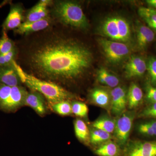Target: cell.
I'll list each match as a JSON object with an SVG mask.
<instances>
[{
	"instance_id": "cell-1",
	"label": "cell",
	"mask_w": 156,
	"mask_h": 156,
	"mask_svg": "<svg viewBox=\"0 0 156 156\" xmlns=\"http://www.w3.org/2000/svg\"><path fill=\"white\" fill-rule=\"evenodd\" d=\"M50 27L32 37L23 49L26 72L59 86L83 77L93 62L91 50L83 43Z\"/></svg>"
},
{
	"instance_id": "cell-2",
	"label": "cell",
	"mask_w": 156,
	"mask_h": 156,
	"mask_svg": "<svg viewBox=\"0 0 156 156\" xmlns=\"http://www.w3.org/2000/svg\"><path fill=\"white\" fill-rule=\"evenodd\" d=\"M14 64L23 84L31 91L41 94L49 101L50 105L62 101H69L75 96L61 86L58 84L41 80L27 73L14 61Z\"/></svg>"
},
{
	"instance_id": "cell-3",
	"label": "cell",
	"mask_w": 156,
	"mask_h": 156,
	"mask_svg": "<svg viewBox=\"0 0 156 156\" xmlns=\"http://www.w3.org/2000/svg\"><path fill=\"white\" fill-rule=\"evenodd\" d=\"M51 5L52 16L62 25L82 30L89 28V21L79 3L57 1L53 2Z\"/></svg>"
},
{
	"instance_id": "cell-4",
	"label": "cell",
	"mask_w": 156,
	"mask_h": 156,
	"mask_svg": "<svg viewBox=\"0 0 156 156\" xmlns=\"http://www.w3.org/2000/svg\"><path fill=\"white\" fill-rule=\"evenodd\" d=\"M98 32L101 35L115 41L129 45L132 41L130 23L122 16H112L105 18L101 23Z\"/></svg>"
},
{
	"instance_id": "cell-5",
	"label": "cell",
	"mask_w": 156,
	"mask_h": 156,
	"mask_svg": "<svg viewBox=\"0 0 156 156\" xmlns=\"http://www.w3.org/2000/svg\"><path fill=\"white\" fill-rule=\"evenodd\" d=\"M27 91L22 86L9 87L0 84V110L14 112L24 105Z\"/></svg>"
},
{
	"instance_id": "cell-6",
	"label": "cell",
	"mask_w": 156,
	"mask_h": 156,
	"mask_svg": "<svg viewBox=\"0 0 156 156\" xmlns=\"http://www.w3.org/2000/svg\"><path fill=\"white\" fill-rule=\"evenodd\" d=\"M98 41L107 60L112 64L121 63L131 53V48L127 44L106 38H98Z\"/></svg>"
},
{
	"instance_id": "cell-7",
	"label": "cell",
	"mask_w": 156,
	"mask_h": 156,
	"mask_svg": "<svg viewBox=\"0 0 156 156\" xmlns=\"http://www.w3.org/2000/svg\"><path fill=\"white\" fill-rule=\"evenodd\" d=\"M135 117L134 112H125L116 120L114 133L117 144L121 147H125L131 134Z\"/></svg>"
},
{
	"instance_id": "cell-8",
	"label": "cell",
	"mask_w": 156,
	"mask_h": 156,
	"mask_svg": "<svg viewBox=\"0 0 156 156\" xmlns=\"http://www.w3.org/2000/svg\"><path fill=\"white\" fill-rule=\"evenodd\" d=\"M123 156H156V140L128 144L124 148Z\"/></svg>"
},
{
	"instance_id": "cell-9",
	"label": "cell",
	"mask_w": 156,
	"mask_h": 156,
	"mask_svg": "<svg viewBox=\"0 0 156 156\" xmlns=\"http://www.w3.org/2000/svg\"><path fill=\"white\" fill-rule=\"evenodd\" d=\"M111 110L116 115L124 113L128 105L127 91L124 87L118 86L110 92Z\"/></svg>"
},
{
	"instance_id": "cell-10",
	"label": "cell",
	"mask_w": 156,
	"mask_h": 156,
	"mask_svg": "<svg viewBox=\"0 0 156 156\" xmlns=\"http://www.w3.org/2000/svg\"><path fill=\"white\" fill-rule=\"evenodd\" d=\"M53 18L50 16L44 19L34 22L22 23L18 28L14 30V33L17 34L27 36L31 34L39 32L52 26Z\"/></svg>"
},
{
	"instance_id": "cell-11",
	"label": "cell",
	"mask_w": 156,
	"mask_h": 156,
	"mask_svg": "<svg viewBox=\"0 0 156 156\" xmlns=\"http://www.w3.org/2000/svg\"><path fill=\"white\" fill-rule=\"evenodd\" d=\"M126 77H138L143 76L147 70L145 60L138 56H132L129 58L125 66Z\"/></svg>"
},
{
	"instance_id": "cell-12",
	"label": "cell",
	"mask_w": 156,
	"mask_h": 156,
	"mask_svg": "<svg viewBox=\"0 0 156 156\" xmlns=\"http://www.w3.org/2000/svg\"><path fill=\"white\" fill-rule=\"evenodd\" d=\"M24 11L20 5L11 6L9 14L4 22L3 30H6L16 29L22 23L24 19Z\"/></svg>"
},
{
	"instance_id": "cell-13",
	"label": "cell",
	"mask_w": 156,
	"mask_h": 156,
	"mask_svg": "<svg viewBox=\"0 0 156 156\" xmlns=\"http://www.w3.org/2000/svg\"><path fill=\"white\" fill-rule=\"evenodd\" d=\"M52 2V1L49 0L40 1L28 11L24 21L34 22L50 16L48 6L51 5Z\"/></svg>"
},
{
	"instance_id": "cell-14",
	"label": "cell",
	"mask_w": 156,
	"mask_h": 156,
	"mask_svg": "<svg viewBox=\"0 0 156 156\" xmlns=\"http://www.w3.org/2000/svg\"><path fill=\"white\" fill-rule=\"evenodd\" d=\"M0 84L9 87L21 86L22 83L14 62L12 65L0 67Z\"/></svg>"
},
{
	"instance_id": "cell-15",
	"label": "cell",
	"mask_w": 156,
	"mask_h": 156,
	"mask_svg": "<svg viewBox=\"0 0 156 156\" xmlns=\"http://www.w3.org/2000/svg\"><path fill=\"white\" fill-rule=\"evenodd\" d=\"M24 105L30 107L41 116L44 115L47 111L44 96L35 91L31 90L30 92H27Z\"/></svg>"
},
{
	"instance_id": "cell-16",
	"label": "cell",
	"mask_w": 156,
	"mask_h": 156,
	"mask_svg": "<svg viewBox=\"0 0 156 156\" xmlns=\"http://www.w3.org/2000/svg\"><path fill=\"white\" fill-rule=\"evenodd\" d=\"M154 31L144 24L137 26L136 31V41L137 48L141 50H145L155 39Z\"/></svg>"
},
{
	"instance_id": "cell-17",
	"label": "cell",
	"mask_w": 156,
	"mask_h": 156,
	"mask_svg": "<svg viewBox=\"0 0 156 156\" xmlns=\"http://www.w3.org/2000/svg\"><path fill=\"white\" fill-rule=\"evenodd\" d=\"M94 153L99 156H123L124 150L116 142L110 140L98 146Z\"/></svg>"
},
{
	"instance_id": "cell-18",
	"label": "cell",
	"mask_w": 156,
	"mask_h": 156,
	"mask_svg": "<svg viewBox=\"0 0 156 156\" xmlns=\"http://www.w3.org/2000/svg\"><path fill=\"white\" fill-rule=\"evenodd\" d=\"M91 101L96 105L107 109L111 107V95L107 90L101 88L92 89L90 93Z\"/></svg>"
},
{
	"instance_id": "cell-19",
	"label": "cell",
	"mask_w": 156,
	"mask_h": 156,
	"mask_svg": "<svg viewBox=\"0 0 156 156\" xmlns=\"http://www.w3.org/2000/svg\"><path fill=\"white\" fill-rule=\"evenodd\" d=\"M143 93L141 88L135 83H131L127 92L128 105L130 109L138 107L142 102Z\"/></svg>"
},
{
	"instance_id": "cell-20",
	"label": "cell",
	"mask_w": 156,
	"mask_h": 156,
	"mask_svg": "<svg viewBox=\"0 0 156 156\" xmlns=\"http://www.w3.org/2000/svg\"><path fill=\"white\" fill-rule=\"evenodd\" d=\"M96 79L100 83L113 88L118 87L120 83L118 77L104 67L98 70Z\"/></svg>"
},
{
	"instance_id": "cell-21",
	"label": "cell",
	"mask_w": 156,
	"mask_h": 156,
	"mask_svg": "<svg viewBox=\"0 0 156 156\" xmlns=\"http://www.w3.org/2000/svg\"><path fill=\"white\" fill-rule=\"evenodd\" d=\"M74 128L77 138L84 143L89 144L90 131L86 123L80 119H76L74 122Z\"/></svg>"
},
{
	"instance_id": "cell-22",
	"label": "cell",
	"mask_w": 156,
	"mask_h": 156,
	"mask_svg": "<svg viewBox=\"0 0 156 156\" xmlns=\"http://www.w3.org/2000/svg\"><path fill=\"white\" fill-rule=\"evenodd\" d=\"M138 13L149 27L156 31V10L150 7H140L138 9Z\"/></svg>"
},
{
	"instance_id": "cell-23",
	"label": "cell",
	"mask_w": 156,
	"mask_h": 156,
	"mask_svg": "<svg viewBox=\"0 0 156 156\" xmlns=\"http://www.w3.org/2000/svg\"><path fill=\"white\" fill-rule=\"evenodd\" d=\"M115 122L116 120L110 117H101L93 123L92 126L94 128L102 130L111 134L114 132Z\"/></svg>"
},
{
	"instance_id": "cell-24",
	"label": "cell",
	"mask_w": 156,
	"mask_h": 156,
	"mask_svg": "<svg viewBox=\"0 0 156 156\" xmlns=\"http://www.w3.org/2000/svg\"><path fill=\"white\" fill-rule=\"evenodd\" d=\"M111 138L110 134L99 129L94 128L90 131L89 141L92 145H101L110 140Z\"/></svg>"
},
{
	"instance_id": "cell-25",
	"label": "cell",
	"mask_w": 156,
	"mask_h": 156,
	"mask_svg": "<svg viewBox=\"0 0 156 156\" xmlns=\"http://www.w3.org/2000/svg\"><path fill=\"white\" fill-rule=\"evenodd\" d=\"M140 134L147 136H156V119L143 122L137 126Z\"/></svg>"
},
{
	"instance_id": "cell-26",
	"label": "cell",
	"mask_w": 156,
	"mask_h": 156,
	"mask_svg": "<svg viewBox=\"0 0 156 156\" xmlns=\"http://www.w3.org/2000/svg\"><path fill=\"white\" fill-rule=\"evenodd\" d=\"M51 105L53 111L60 115H69L72 113V104L69 101H62Z\"/></svg>"
},
{
	"instance_id": "cell-27",
	"label": "cell",
	"mask_w": 156,
	"mask_h": 156,
	"mask_svg": "<svg viewBox=\"0 0 156 156\" xmlns=\"http://www.w3.org/2000/svg\"><path fill=\"white\" fill-rule=\"evenodd\" d=\"M16 47L14 41L8 37L6 31L3 30L2 35L0 39V55L9 53Z\"/></svg>"
},
{
	"instance_id": "cell-28",
	"label": "cell",
	"mask_w": 156,
	"mask_h": 156,
	"mask_svg": "<svg viewBox=\"0 0 156 156\" xmlns=\"http://www.w3.org/2000/svg\"><path fill=\"white\" fill-rule=\"evenodd\" d=\"M18 54L17 47L9 53L3 55H0V67L9 66L13 64Z\"/></svg>"
},
{
	"instance_id": "cell-29",
	"label": "cell",
	"mask_w": 156,
	"mask_h": 156,
	"mask_svg": "<svg viewBox=\"0 0 156 156\" xmlns=\"http://www.w3.org/2000/svg\"><path fill=\"white\" fill-rule=\"evenodd\" d=\"M71 104L72 113L81 118L87 116L89 109L86 104L78 101H73Z\"/></svg>"
},
{
	"instance_id": "cell-30",
	"label": "cell",
	"mask_w": 156,
	"mask_h": 156,
	"mask_svg": "<svg viewBox=\"0 0 156 156\" xmlns=\"http://www.w3.org/2000/svg\"><path fill=\"white\" fill-rule=\"evenodd\" d=\"M147 70L151 78V83L152 86H156V57L152 56L148 60Z\"/></svg>"
},
{
	"instance_id": "cell-31",
	"label": "cell",
	"mask_w": 156,
	"mask_h": 156,
	"mask_svg": "<svg viewBox=\"0 0 156 156\" xmlns=\"http://www.w3.org/2000/svg\"><path fill=\"white\" fill-rule=\"evenodd\" d=\"M138 117L156 119V103H151L140 113Z\"/></svg>"
},
{
	"instance_id": "cell-32",
	"label": "cell",
	"mask_w": 156,
	"mask_h": 156,
	"mask_svg": "<svg viewBox=\"0 0 156 156\" xmlns=\"http://www.w3.org/2000/svg\"><path fill=\"white\" fill-rule=\"evenodd\" d=\"M146 97L151 104L156 103V87L150 83L147 85Z\"/></svg>"
},
{
	"instance_id": "cell-33",
	"label": "cell",
	"mask_w": 156,
	"mask_h": 156,
	"mask_svg": "<svg viewBox=\"0 0 156 156\" xmlns=\"http://www.w3.org/2000/svg\"><path fill=\"white\" fill-rule=\"evenodd\" d=\"M146 2L150 8L156 10V0H147L146 1Z\"/></svg>"
},
{
	"instance_id": "cell-34",
	"label": "cell",
	"mask_w": 156,
	"mask_h": 156,
	"mask_svg": "<svg viewBox=\"0 0 156 156\" xmlns=\"http://www.w3.org/2000/svg\"></svg>"
}]
</instances>
